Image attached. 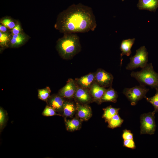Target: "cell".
I'll list each match as a JSON object with an SVG mask.
<instances>
[{"mask_svg": "<svg viewBox=\"0 0 158 158\" xmlns=\"http://www.w3.org/2000/svg\"><path fill=\"white\" fill-rule=\"evenodd\" d=\"M7 115L5 111L1 107L0 109V128L1 131L4 128L6 122Z\"/></svg>", "mask_w": 158, "mask_h": 158, "instance_id": "484cf974", "label": "cell"}, {"mask_svg": "<svg viewBox=\"0 0 158 158\" xmlns=\"http://www.w3.org/2000/svg\"><path fill=\"white\" fill-rule=\"evenodd\" d=\"M156 93L155 95L151 97H145L147 102L150 103L153 106L155 113L158 112V88L156 89Z\"/></svg>", "mask_w": 158, "mask_h": 158, "instance_id": "603a6c76", "label": "cell"}, {"mask_svg": "<svg viewBox=\"0 0 158 158\" xmlns=\"http://www.w3.org/2000/svg\"><path fill=\"white\" fill-rule=\"evenodd\" d=\"M26 37L21 33L18 34L13 35L10 39L9 44L12 47H16L23 44L26 40Z\"/></svg>", "mask_w": 158, "mask_h": 158, "instance_id": "d6986e66", "label": "cell"}, {"mask_svg": "<svg viewBox=\"0 0 158 158\" xmlns=\"http://www.w3.org/2000/svg\"><path fill=\"white\" fill-rule=\"evenodd\" d=\"M122 137L123 140L133 139V135L131 131L125 129L123 130Z\"/></svg>", "mask_w": 158, "mask_h": 158, "instance_id": "f1b7e54d", "label": "cell"}, {"mask_svg": "<svg viewBox=\"0 0 158 158\" xmlns=\"http://www.w3.org/2000/svg\"><path fill=\"white\" fill-rule=\"evenodd\" d=\"M74 97L77 102L82 104H87L93 101L89 90L78 85Z\"/></svg>", "mask_w": 158, "mask_h": 158, "instance_id": "9c48e42d", "label": "cell"}, {"mask_svg": "<svg viewBox=\"0 0 158 158\" xmlns=\"http://www.w3.org/2000/svg\"><path fill=\"white\" fill-rule=\"evenodd\" d=\"M155 112L154 111L142 114L140 117L141 134L152 135L156 130Z\"/></svg>", "mask_w": 158, "mask_h": 158, "instance_id": "8992f818", "label": "cell"}, {"mask_svg": "<svg viewBox=\"0 0 158 158\" xmlns=\"http://www.w3.org/2000/svg\"><path fill=\"white\" fill-rule=\"evenodd\" d=\"M22 29L20 25L18 23L16 24L12 29V33L13 35L18 34L21 33Z\"/></svg>", "mask_w": 158, "mask_h": 158, "instance_id": "f546056e", "label": "cell"}, {"mask_svg": "<svg viewBox=\"0 0 158 158\" xmlns=\"http://www.w3.org/2000/svg\"><path fill=\"white\" fill-rule=\"evenodd\" d=\"M149 89L145 86L140 85L131 88H125L123 93L130 101L132 105H135L140 100L145 98Z\"/></svg>", "mask_w": 158, "mask_h": 158, "instance_id": "5b68a950", "label": "cell"}, {"mask_svg": "<svg viewBox=\"0 0 158 158\" xmlns=\"http://www.w3.org/2000/svg\"><path fill=\"white\" fill-rule=\"evenodd\" d=\"M148 52L144 46L136 50L135 54L130 58V62L126 67V69L132 70L140 67L142 68L148 61Z\"/></svg>", "mask_w": 158, "mask_h": 158, "instance_id": "277c9868", "label": "cell"}, {"mask_svg": "<svg viewBox=\"0 0 158 158\" xmlns=\"http://www.w3.org/2000/svg\"><path fill=\"white\" fill-rule=\"evenodd\" d=\"M118 95L117 92L111 87L107 89L102 99V102H111L116 103L117 102Z\"/></svg>", "mask_w": 158, "mask_h": 158, "instance_id": "e0dca14e", "label": "cell"}, {"mask_svg": "<svg viewBox=\"0 0 158 158\" xmlns=\"http://www.w3.org/2000/svg\"><path fill=\"white\" fill-rule=\"evenodd\" d=\"M7 31V28L4 25H0V31L2 32H6Z\"/></svg>", "mask_w": 158, "mask_h": 158, "instance_id": "4dcf8cb0", "label": "cell"}, {"mask_svg": "<svg viewBox=\"0 0 158 158\" xmlns=\"http://www.w3.org/2000/svg\"><path fill=\"white\" fill-rule=\"evenodd\" d=\"M56 48L62 58L71 59L81 50L79 37L75 33L64 34L57 41Z\"/></svg>", "mask_w": 158, "mask_h": 158, "instance_id": "7a4b0ae2", "label": "cell"}, {"mask_svg": "<svg viewBox=\"0 0 158 158\" xmlns=\"http://www.w3.org/2000/svg\"><path fill=\"white\" fill-rule=\"evenodd\" d=\"M1 23L7 28L10 29H13L16 25L12 20L8 18L3 19L1 20Z\"/></svg>", "mask_w": 158, "mask_h": 158, "instance_id": "4316f807", "label": "cell"}, {"mask_svg": "<svg viewBox=\"0 0 158 158\" xmlns=\"http://www.w3.org/2000/svg\"><path fill=\"white\" fill-rule=\"evenodd\" d=\"M124 0H122V1H124Z\"/></svg>", "mask_w": 158, "mask_h": 158, "instance_id": "1f68e13d", "label": "cell"}, {"mask_svg": "<svg viewBox=\"0 0 158 158\" xmlns=\"http://www.w3.org/2000/svg\"><path fill=\"white\" fill-rule=\"evenodd\" d=\"M56 112L51 107L47 105L42 113V114L46 116H49L55 115L61 116L62 115L56 113Z\"/></svg>", "mask_w": 158, "mask_h": 158, "instance_id": "d4e9b609", "label": "cell"}, {"mask_svg": "<svg viewBox=\"0 0 158 158\" xmlns=\"http://www.w3.org/2000/svg\"><path fill=\"white\" fill-rule=\"evenodd\" d=\"M65 102L64 98L59 94L51 96L47 101L48 105L58 112H62Z\"/></svg>", "mask_w": 158, "mask_h": 158, "instance_id": "8fae6325", "label": "cell"}, {"mask_svg": "<svg viewBox=\"0 0 158 158\" xmlns=\"http://www.w3.org/2000/svg\"><path fill=\"white\" fill-rule=\"evenodd\" d=\"M10 39L8 33L0 32V45L2 47H7L9 43Z\"/></svg>", "mask_w": 158, "mask_h": 158, "instance_id": "cb8c5ba5", "label": "cell"}, {"mask_svg": "<svg viewBox=\"0 0 158 158\" xmlns=\"http://www.w3.org/2000/svg\"><path fill=\"white\" fill-rule=\"evenodd\" d=\"M77 85L75 81L69 79L66 85L59 90L58 94L64 98L70 99L74 97Z\"/></svg>", "mask_w": 158, "mask_h": 158, "instance_id": "ba28073f", "label": "cell"}, {"mask_svg": "<svg viewBox=\"0 0 158 158\" xmlns=\"http://www.w3.org/2000/svg\"><path fill=\"white\" fill-rule=\"evenodd\" d=\"M38 97L43 101H47L50 97L51 90L49 87L38 90Z\"/></svg>", "mask_w": 158, "mask_h": 158, "instance_id": "7402d4cb", "label": "cell"}, {"mask_svg": "<svg viewBox=\"0 0 158 158\" xmlns=\"http://www.w3.org/2000/svg\"><path fill=\"white\" fill-rule=\"evenodd\" d=\"M76 106L77 118L83 121H87L91 117L92 109L87 104H82L77 102Z\"/></svg>", "mask_w": 158, "mask_h": 158, "instance_id": "30bf717a", "label": "cell"}, {"mask_svg": "<svg viewBox=\"0 0 158 158\" xmlns=\"http://www.w3.org/2000/svg\"><path fill=\"white\" fill-rule=\"evenodd\" d=\"M131 77L135 78L140 85H147L155 89L158 88V73L156 72L151 63H147L138 71H133Z\"/></svg>", "mask_w": 158, "mask_h": 158, "instance_id": "3957f363", "label": "cell"}, {"mask_svg": "<svg viewBox=\"0 0 158 158\" xmlns=\"http://www.w3.org/2000/svg\"><path fill=\"white\" fill-rule=\"evenodd\" d=\"M97 24L92 9L81 4H73L58 15L55 27L64 34L94 31Z\"/></svg>", "mask_w": 158, "mask_h": 158, "instance_id": "6da1fadb", "label": "cell"}, {"mask_svg": "<svg viewBox=\"0 0 158 158\" xmlns=\"http://www.w3.org/2000/svg\"><path fill=\"white\" fill-rule=\"evenodd\" d=\"M123 145L124 147L133 149H135L136 147L133 139L124 140Z\"/></svg>", "mask_w": 158, "mask_h": 158, "instance_id": "83f0119b", "label": "cell"}, {"mask_svg": "<svg viewBox=\"0 0 158 158\" xmlns=\"http://www.w3.org/2000/svg\"><path fill=\"white\" fill-rule=\"evenodd\" d=\"M66 130L69 131H73L78 130L80 128L82 121L78 118L71 120L64 119Z\"/></svg>", "mask_w": 158, "mask_h": 158, "instance_id": "ac0fdd59", "label": "cell"}, {"mask_svg": "<svg viewBox=\"0 0 158 158\" xmlns=\"http://www.w3.org/2000/svg\"><path fill=\"white\" fill-rule=\"evenodd\" d=\"M106 90L105 87L100 86L95 82L89 90L93 101L101 104L102 103V98Z\"/></svg>", "mask_w": 158, "mask_h": 158, "instance_id": "7c38bea8", "label": "cell"}, {"mask_svg": "<svg viewBox=\"0 0 158 158\" xmlns=\"http://www.w3.org/2000/svg\"><path fill=\"white\" fill-rule=\"evenodd\" d=\"M135 39H128L123 40L121 43L120 49L121 53L120 54L121 65L122 60V57L124 55L129 56L131 53V48L134 43Z\"/></svg>", "mask_w": 158, "mask_h": 158, "instance_id": "9a60e30c", "label": "cell"}, {"mask_svg": "<svg viewBox=\"0 0 158 158\" xmlns=\"http://www.w3.org/2000/svg\"><path fill=\"white\" fill-rule=\"evenodd\" d=\"M95 73H90L80 78H76L75 81L77 85L89 90L95 82Z\"/></svg>", "mask_w": 158, "mask_h": 158, "instance_id": "4fadbf2b", "label": "cell"}, {"mask_svg": "<svg viewBox=\"0 0 158 158\" xmlns=\"http://www.w3.org/2000/svg\"><path fill=\"white\" fill-rule=\"evenodd\" d=\"M137 6L140 10L155 12L158 7V0H139Z\"/></svg>", "mask_w": 158, "mask_h": 158, "instance_id": "5bb4252c", "label": "cell"}, {"mask_svg": "<svg viewBox=\"0 0 158 158\" xmlns=\"http://www.w3.org/2000/svg\"><path fill=\"white\" fill-rule=\"evenodd\" d=\"M103 109L104 112L102 117L104 119L105 122H107L114 116L118 113L120 109L114 108L110 106Z\"/></svg>", "mask_w": 158, "mask_h": 158, "instance_id": "ffe728a7", "label": "cell"}, {"mask_svg": "<svg viewBox=\"0 0 158 158\" xmlns=\"http://www.w3.org/2000/svg\"><path fill=\"white\" fill-rule=\"evenodd\" d=\"M76 111V106L72 102L65 101L62 110V116L67 117L73 116Z\"/></svg>", "mask_w": 158, "mask_h": 158, "instance_id": "2e32d148", "label": "cell"}, {"mask_svg": "<svg viewBox=\"0 0 158 158\" xmlns=\"http://www.w3.org/2000/svg\"><path fill=\"white\" fill-rule=\"evenodd\" d=\"M113 79L111 73L101 68L98 69L95 73V82L105 88L111 87Z\"/></svg>", "mask_w": 158, "mask_h": 158, "instance_id": "52a82bcc", "label": "cell"}, {"mask_svg": "<svg viewBox=\"0 0 158 158\" xmlns=\"http://www.w3.org/2000/svg\"><path fill=\"white\" fill-rule=\"evenodd\" d=\"M123 121V120L121 118L117 113L107 121L108 127L112 129L120 127Z\"/></svg>", "mask_w": 158, "mask_h": 158, "instance_id": "44dd1931", "label": "cell"}]
</instances>
